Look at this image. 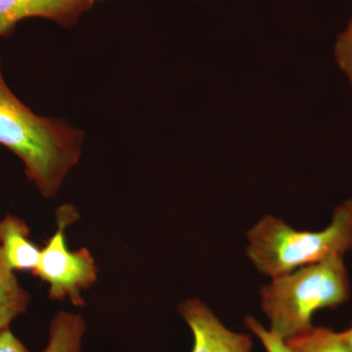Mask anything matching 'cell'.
I'll return each instance as SVG.
<instances>
[{
    "label": "cell",
    "instance_id": "6da1fadb",
    "mask_svg": "<svg viewBox=\"0 0 352 352\" xmlns=\"http://www.w3.org/2000/svg\"><path fill=\"white\" fill-rule=\"evenodd\" d=\"M85 133L61 120L36 115L6 85L0 62V145L22 160L39 193L53 199L80 162Z\"/></svg>",
    "mask_w": 352,
    "mask_h": 352
},
{
    "label": "cell",
    "instance_id": "7a4b0ae2",
    "mask_svg": "<svg viewBox=\"0 0 352 352\" xmlns=\"http://www.w3.org/2000/svg\"><path fill=\"white\" fill-rule=\"evenodd\" d=\"M245 237L248 258L270 279L336 256L344 258L352 250V200L335 208L330 224L323 230H296L283 219L266 214Z\"/></svg>",
    "mask_w": 352,
    "mask_h": 352
},
{
    "label": "cell",
    "instance_id": "3957f363",
    "mask_svg": "<svg viewBox=\"0 0 352 352\" xmlns=\"http://www.w3.org/2000/svg\"><path fill=\"white\" fill-rule=\"evenodd\" d=\"M259 295L268 329L286 340L314 327L312 318L319 310L349 300V271L344 258L336 256L271 279Z\"/></svg>",
    "mask_w": 352,
    "mask_h": 352
},
{
    "label": "cell",
    "instance_id": "277c9868",
    "mask_svg": "<svg viewBox=\"0 0 352 352\" xmlns=\"http://www.w3.org/2000/svg\"><path fill=\"white\" fill-rule=\"evenodd\" d=\"M76 217L72 206L65 205L57 210L56 232L41 249V258L32 274L50 285V300L69 298L76 307H83L85 302L82 293L96 283L98 268L87 248L69 251L67 247L65 229Z\"/></svg>",
    "mask_w": 352,
    "mask_h": 352
},
{
    "label": "cell",
    "instance_id": "5b68a950",
    "mask_svg": "<svg viewBox=\"0 0 352 352\" xmlns=\"http://www.w3.org/2000/svg\"><path fill=\"white\" fill-rule=\"evenodd\" d=\"M178 314L193 335L191 352H252L251 336L227 328L200 298L185 300Z\"/></svg>",
    "mask_w": 352,
    "mask_h": 352
},
{
    "label": "cell",
    "instance_id": "8992f818",
    "mask_svg": "<svg viewBox=\"0 0 352 352\" xmlns=\"http://www.w3.org/2000/svg\"><path fill=\"white\" fill-rule=\"evenodd\" d=\"M92 6L85 0H0V38L10 36L18 23L28 18H45L69 27Z\"/></svg>",
    "mask_w": 352,
    "mask_h": 352
},
{
    "label": "cell",
    "instance_id": "52a82bcc",
    "mask_svg": "<svg viewBox=\"0 0 352 352\" xmlns=\"http://www.w3.org/2000/svg\"><path fill=\"white\" fill-rule=\"evenodd\" d=\"M30 227L22 219L7 214L0 220V247L11 270H36L41 250L30 240Z\"/></svg>",
    "mask_w": 352,
    "mask_h": 352
},
{
    "label": "cell",
    "instance_id": "ba28073f",
    "mask_svg": "<svg viewBox=\"0 0 352 352\" xmlns=\"http://www.w3.org/2000/svg\"><path fill=\"white\" fill-rule=\"evenodd\" d=\"M85 332L82 315L62 310L50 322V338L41 352H82Z\"/></svg>",
    "mask_w": 352,
    "mask_h": 352
},
{
    "label": "cell",
    "instance_id": "9c48e42d",
    "mask_svg": "<svg viewBox=\"0 0 352 352\" xmlns=\"http://www.w3.org/2000/svg\"><path fill=\"white\" fill-rule=\"evenodd\" d=\"M31 296L6 265L0 247V333L10 329L11 322L27 311Z\"/></svg>",
    "mask_w": 352,
    "mask_h": 352
},
{
    "label": "cell",
    "instance_id": "30bf717a",
    "mask_svg": "<svg viewBox=\"0 0 352 352\" xmlns=\"http://www.w3.org/2000/svg\"><path fill=\"white\" fill-rule=\"evenodd\" d=\"M289 352H352L331 328L311 327L286 340Z\"/></svg>",
    "mask_w": 352,
    "mask_h": 352
},
{
    "label": "cell",
    "instance_id": "8fae6325",
    "mask_svg": "<svg viewBox=\"0 0 352 352\" xmlns=\"http://www.w3.org/2000/svg\"><path fill=\"white\" fill-rule=\"evenodd\" d=\"M333 52L338 66L346 75L352 90V14L346 27L338 36Z\"/></svg>",
    "mask_w": 352,
    "mask_h": 352
},
{
    "label": "cell",
    "instance_id": "7c38bea8",
    "mask_svg": "<svg viewBox=\"0 0 352 352\" xmlns=\"http://www.w3.org/2000/svg\"><path fill=\"white\" fill-rule=\"evenodd\" d=\"M245 327L249 329L252 335L256 336L266 352H289L286 340L276 333L264 327L263 324L252 315L245 318Z\"/></svg>",
    "mask_w": 352,
    "mask_h": 352
},
{
    "label": "cell",
    "instance_id": "4fadbf2b",
    "mask_svg": "<svg viewBox=\"0 0 352 352\" xmlns=\"http://www.w3.org/2000/svg\"><path fill=\"white\" fill-rule=\"evenodd\" d=\"M0 352H31L10 329L0 333Z\"/></svg>",
    "mask_w": 352,
    "mask_h": 352
},
{
    "label": "cell",
    "instance_id": "5bb4252c",
    "mask_svg": "<svg viewBox=\"0 0 352 352\" xmlns=\"http://www.w3.org/2000/svg\"><path fill=\"white\" fill-rule=\"evenodd\" d=\"M339 333L342 340L346 342V346H349V349L352 351V322L349 328L346 329L344 331H342V332H339Z\"/></svg>",
    "mask_w": 352,
    "mask_h": 352
},
{
    "label": "cell",
    "instance_id": "9a60e30c",
    "mask_svg": "<svg viewBox=\"0 0 352 352\" xmlns=\"http://www.w3.org/2000/svg\"><path fill=\"white\" fill-rule=\"evenodd\" d=\"M85 1L90 2V3L94 4L96 1H100V0H85Z\"/></svg>",
    "mask_w": 352,
    "mask_h": 352
}]
</instances>
